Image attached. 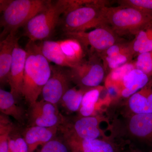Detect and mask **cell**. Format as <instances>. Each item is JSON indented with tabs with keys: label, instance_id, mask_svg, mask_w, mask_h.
<instances>
[{
	"label": "cell",
	"instance_id": "obj_1",
	"mask_svg": "<svg viewBox=\"0 0 152 152\" xmlns=\"http://www.w3.org/2000/svg\"><path fill=\"white\" fill-rule=\"evenodd\" d=\"M111 138L125 146H146L152 150V113L129 114L109 110Z\"/></svg>",
	"mask_w": 152,
	"mask_h": 152
},
{
	"label": "cell",
	"instance_id": "obj_2",
	"mask_svg": "<svg viewBox=\"0 0 152 152\" xmlns=\"http://www.w3.org/2000/svg\"><path fill=\"white\" fill-rule=\"evenodd\" d=\"M25 50L27 53L22 96L30 106L37 101L44 86L51 75L49 61L41 53L35 42L29 40Z\"/></svg>",
	"mask_w": 152,
	"mask_h": 152
},
{
	"label": "cell",
	"instance_id": "obj_3",
	"mask_svg": "<svg viewBox=\"0 0 152 152\" xmlns=\"http://www.w3.org/2000/svg\"><path fill=\"white\" fill-rule=\"evenodd\" d=\"M105 1H75L73 5L64 14L61 20L65 33L86 31L107 25L103 8Z\"/></svg>",
	"mask_w": 152,
	"mask_h": 152
},
{
	"label": "cell",
	"instance_id": "obj_4",
	"mask_svg": "<svg viewBox=\"0 0 152 152\" xmlns=\"http://www.w3.org/2000/svg\"><path fill=\"white\" fill-rule=\"evenodd\" d=\"M1 39L11 33H17L32 18L45 11L51 4L45 0H1Z\"/></svg>",
	"mask_w": 152,
	"mask_h": 152
},
{
	"label": "cell",
	"instance_id": "obj_5",
	"mask_svg": "<svg viewBox=\"0 0 152 152\" xmlns=\"http://www.w3.org/2000/svg\"><path fill=\"white\" fill-rule=\"evenodd\" d=\"M103 11L107 24L119 37L135 36L152 23V16L131 7L106 6Z\"/></svg>",
	"mask_w": 152,
	"mask_h": 152
},
{
	"label": "cell",
	"instance_id": "obj_6",
	"mask_svg": "<svg viewBox=\"0 0 152 152\" xmlns=\"http://www.w3.org/2000/svg\"><path fill=\"white\" fill-rule=\"evenodd\" d=\"M75 1L53 2L45 11L32 18L25 26V35L33 42L47 40L59 23L60 17L74 4Z\"/></svg>",
	"mask_w": 152,
	"mask_h": 152
},
{
	"label": "cell",
	"instance_id": "obj_7",
	"mask_svg": "<svg viewBox=\"0 0 152 152\" xmlns=\"http://www.w3.org/2000/svg\"><path fill=\"white\" fill-rule=\"evenodd\" d=\"M110 123L108 116L105 111L92 116H78L72 121H68L65 118L58 128L63 134L83 140L112 139L111 127H102L103 125Z\"/></svg>",
	"mask_w": 152,
	"mask_h": 152
},
{
	"label": "cell",
	"instance_id": "obj_8",
	"mask_svg": "<svg viewBox=\"0 0 152 152\" xmlns=\"http://www.w3.org/2000/svg\"><path fill=\"white\" fill-rule=\"evenodd\" d=\"M88 59H84L74 67L69 68L72 82L83 89L91 88L101 86L104 81L106 72L99 56L91 53Z\"/></svg>",
	"mask_w": 152,
	"mask_h": 152
},
{
	"label": "cell",
	"instance_id": "obj_9",
	"mask_svg": "<svg viewBox=\"0 0 152 152\" xmlns=\"http://www.w3.org/2000/svg\"><path fill=\"white\" fill-rule=\"evenodd\" d=\"M65 35L68 37L78 40L86 50L90 46V53H96L98 55L115 44L122 41L108 25L99 27L88 32L65 33Z\"/></svg>",
	"mask_w": 152,
	"mask_h": 152
},
{
	"label": "cell",
	"instance_id": "obj_10",
	"mask_svg": "<svg viewBox=\"0 0 152 152\" xmlns=\"http://www.w3.org/2000/svg\"><path fill=\"white\" fill-rule=\"evenodd\" d=\"M51 75L44 86L42 94L43 99L55 104L59 103L65 93L70 88L71 81L69 68L51 65Z\"/></svg>",
	"mask_w": 152,
	"mask_h": 152
},
{
	"label": "cell",
	"instance_id": "obj_11",
	"mask_svg": "<svg viewBox=\"0 0 152 152\" xmlns=\"http://www.w3.org/2000/svg\"><path fill=\"white\" fill-rule=\"evenodd\" d=\"M119 113L129 114L152 113V78L145 87L129 98L114 104Z\"/></svg>",
	"mask_w": 152,
	"mask_h": 152
},
{
	"label": "cell",
	"instance_id": "obj_12",
	"mask_svg": "<svg viewBox=\"0 0 152 152\" xmlns=\"http://www.w3.org/2000/svg\"><path fill=\"white\" fill-rule=\"evenodd\" d=\"M70 149L80 152H123L125 146L112 139L83 140L63 134Z\"/></svg>",
	"mask_w": 152,
	"mask_h": 152
},
{
	"label": "cell",
	"instance_id": "obj_13",
	"mask_svg": "<svg viewBox=\"0 0 152 152\" xmlns=\"http://www.w3.org/2000/svg\"><path fill=\"white\" fill-rule=\"evenodd\" d=\"M106 74L132 61L135 55L132 42H119L99 55Z\"/></svg>",
	"mask_w": 152,
	"mask_h": 152
},
{
	"label": "cell",
	"instance_id": "obj_14",
	"mask_svg": "<svg viewBox=\"0 0 152 152\" xmlns=\"http://www.w3.org/2000/svg\"><path fill=\"white\" fill-rule=\"evenodd\" d=\"M151 78L138 69H133L124 77L114 89L110 90L116 95V100L113 104L129 98L145 87Z\"/></svg>",
	"mask_w": 152,
	"mask_h": 152
},
{
	"label": "cell",
	"instance_id": "obj_15",
	"mask_svg": "<svg viewBox=\"0 0 152 152\" xmlns=\"http://www.w3.org/2000/svg\"><path fill=\"white\" fill-rule=\"evenodd\" d=\"M27 56L26 50L20 48L17 44L14 49L8 80L10 92L16 99L22 96Z\"/></svg>",
	"mask_w": 152,
	"mask_h": 152
},
{
	"label": "cell",
	"instance_id": "obj_16",
	"mask_svg": "<svg viewBox=\"0 0 152 152\" xmlns=\"http://www.w3.org/2000/svg\"><path fill=\"white\" fill-rule=\"evenodd\" d=\"M17 33H11L0 43V82L1 84L8 83L14 49L18 43Z\"/></svg>",
	"mask_w": 152,
	"mask_h": 152
},
{
	"label": "cell",
	"instance_id": "obj_17",
	"mask_svg": "<svg viewBox=\"0 0 152 152\" xmlns=\"http://www.w3.org/2000/svg\"><path fill=\"white\" fill-rule=\"evenodd\" d=\"M58 130V127L46 128L33 126L26 129L23 136L27 144L28 152H34L38 146H42L54 139Z\"/></svg>",
	"mask_w": 152,
	"mask_h": 152
},
{
	"label": "cell",
	"instance_id": "obj_18",
	"mask_svg": "<svg viewBox=\"0 0 152 152\" xmlns=\"http://www.w3.org/2000/svg\"><path fill=\"white\" fill-rule=\"evenodd\" d=\"M58 42L63 53L71 65V68L74 67L85 59L86 50L78 40L68 37Z\"/></svg>",
	"mask_w": 152,
	"mask_h": 152
},
{
	"label": "cell",
	"instance_id": "obj_19",
	"mask_svg": "<svg viewBox=\"0 0 152 152\" xmlns=\"http://www.w3.org/2000/svg\"><path fill=\"white\" fill-rule=\"evenodd\" d=\"M41 53L49 62L56 65L71 68V65L66 59L58 41L45 40L37 44Z\"/></svg>",
	"mask_w": 152,
	"mask_h": 152
},
{
	"label": "cell",
	"instance_id": "obj_20",
	"mask_svg": "<svg viewBox=\"0 0 152 152\" xmlns=\"http://www.w3.org/2000/svg\"><path fill=\"white\" fill-rule=\"evenodd\" d=\"M0 111L1 113L13 117L20 124L24 122V110L17 105L15 98L10 92L1 89L0 90Z\"/></svg>",
	"mask_w": 152,
	"mask_h": 152
},
{
	"label": "cell",
	"instance_id": "obj_21",
	"mask_svg": "<svg viewBox=\"0 0 152 152\" xmlns=\"http://www.w3.org/2000/svg\"><path fill=\"white\" fill-rule=\"evenodd\" d=\"M88 89L80 88L79 87L77 88V87L70 88L65 93L59 103L68 112L70 113L78 112L83 96Z\"/></svg>",
	"mask_w": 152,
	"mask_h": 152
},
{
	"label": "cell",
	"instance_id": "obj_22",
	"mask_svg": "<svg viewBox=\"0 0 152 152\" xmlns=\"http://www.w3.org/2000/svg\"><path fill=\"white\" fill-rule=\"evenodd\" d=\"M136 55L152 50V23L142 29L132 41Z\"/></svg>",
	"mask_w": 152,
	"mask_h": 152
},
{
	"label": "cell",
	"instance_id": "obj_23",
	"mask_svg": "<svg viewBox=\"0 0 152 152\" xmlns=\"http://www.w3.org/2000/svg\"><path fill=\"white\" fill-rule=\"evenodd\" d=\"M136 68L135 61H132L121 66L113 70L106 76L104 87L107 90H113L126 75Z\"/></svg>",
	"mask_w": 152,
	"mask_h": 152
},
{
	"label": "cell",
	"instance_id": "obj_24",
	"mask_svg": "<svg viewBox=\"0 0 152 152\" xmlns=\"http://www.w3.org/2000/svg\"><path fill=\"white\" fill-rule=\"evenodd\" d=\"M65 118L61 115L49 116L34 113H29V114L30 126H37L42 127H58L64 121Z\"/></svg>",
	"mask_w": 152,
	"mask_h": 152
},
{
	"label": "cell",
	"instance_id": "obj_25",
	"mask_svg": "<svg viewBox=\"0 0 152 152\" xmlns=\"http://www.w3.org/2000/svg\"><path fill=\"white\" fill-rule=\"evenodd\" d=\"M15 127L7 116L0 115V152H8L10 135Z\"/></svg>",
	"mask_w": 152,
	"mask_h": 152
},
{
	"label": "cell",
	"instance_id": "obj_26",
	"mask_svg": "<svg viewBox=\"0 0 152 152\" xmlns=\"http://www.w3.org/2000/svg\"><path fill=\"white\" fill-rule=\"evenodd\" d=\"M29 113L47 115H61L57 104L49 102L42 99L37 101L30 106Z\"/></svg>",
	"mask_w": 152,
	"mask_h": 152
},
{
	"label": "cell",
	"instance_id": "obj_27",
	"mask_svg": "<svg viewBox=\"0 0 152 152\" xmlns=\"http://www.w3.org/2000/svg\"><path fill=\"white\" fill-rule=\"evenodd\" d=\"M8 152H28V145L23 137L15 128L10 135Z\"/></svg>",
	"mask_w": 152,
	"mask_h": 152
},
{
	"label": "cell",
	"instance_id": "obj_28",
	"mask_svg": "<svg viewBox=\"0 0 152 152\" xmlns=\"http://www.w3.org/2000/svg\"><path fill=\"white\" fill-rule=\"evenodd\" d=\"M136 69L142 71L149 77H152V50L137 55L135 61Z\"/></svg>",
	"mask_w": 152,
	"mask_h": 152
},
{
	"label": "cell",
	"instance_id": "obj_29",
	"mask_svg": "<svg viewBox=\"0 0 152 152\" xmlns=\"http://www.w3.org/2000/svg\"><path fill=\"white\" fill-rule=\"evenodd\" d=\"M120 6L131 7L152 17V0H120Z\"/></svg>",
	"mask_w": 152,
	"mask_h": 152
},
{
	"label": "cell",
	"instance_id": "obj_30",
	"mask_svg": "<svg viewBox=\"0 0 152 152\" xmlns=\"http://www.w3.org/2000/svg\"><path fill=\"white\" fill-rule=\"evenodd\" d=\"M71 150L65 142L54 138L42 146L37 152H70Z\"/></svg>",
	"mask_w": 152,
	"mask_h": 152
},
{
	"label": "cell",
	"instance_id": "obj_31",
	"mask_svg": "<svg viewBox=\"0 0 152 152\" xmlns=\"http://www.w3.org/2000/svg\"><path fill=\"white\" fill-rule=\"evenodd\" d=\"M123 152H152V150H150L148 151H143L141 149L134 148V147L129 146L128 149L124 150Z\"/></svg>",
	"mask_w": 152,
	"mask_h": 152
},
{
	"label": "cell",
	"instance_id": "obj_32",
	"mask_svg": "<svg viewBox=\"0 0 152 152\" xmlns=\"http://www.w3.org/2000/svg\"><path fill=\"white\" fill-rule=\"evenodd\" d=\"M71 152H80L78 151H77V150L73 149H70Z\"/></svg>",
	"mask_w": 152,
	"mask_h": 152
}]
</instances>
